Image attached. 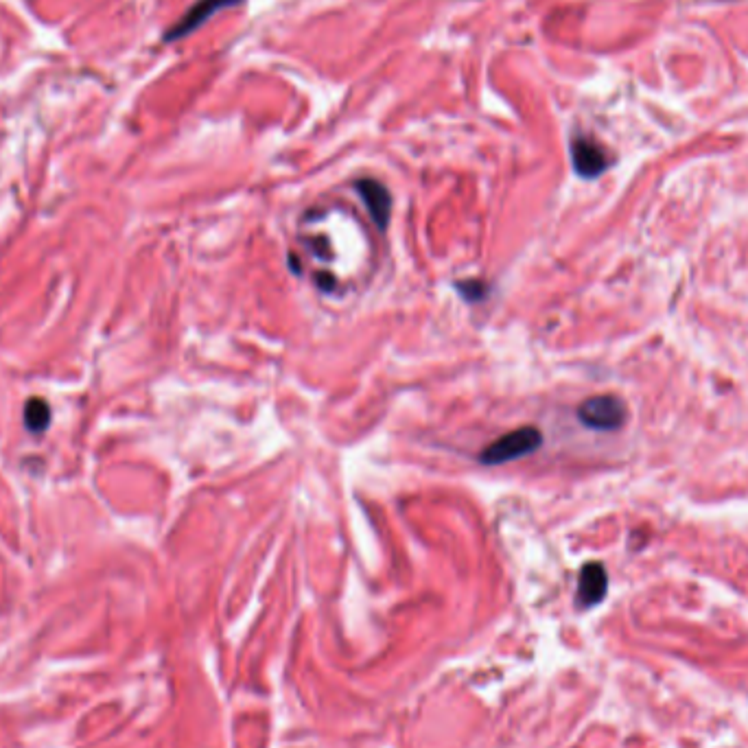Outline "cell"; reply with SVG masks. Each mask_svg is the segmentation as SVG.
Returning a JSON list of instances; mask_svg holds the SVG:
<instances>
[{
  "label": "cell",
  "mask_w": 748,
  "mask_h": 748,
  "mask_svg": "<svg viewBox=\"0 0 748 748\" xmlns=\"http://www.w3.org/2000/svg\"><path fill=\"white\" fill-rule=\"evenodd\" d=\"M543 444V434L532 425L519 427L514 431H508L506 436L493 440L488 447L479 453V462L484 466H497V464H508L512 460L525 458L534 451H539Z\"/></svg>",
  "instance_id": "cell-1"
},
{
  "label": "cell",
  "mask_w": 748,
  "mask_h": 748,
  "mask_svg": "<svg viewBox=\"0 0 748 748\" xmlns=\"http://www.w3.org/2000/svg\"><path fill=\"white\" fill-rule=\"evenodd\" d=\"M626 405L613 394L591 396L578 407V418L593 431H615L626 423Z\"/></svg>",
  "instance_id": "cell-2"
},
{
  "label": "cell",
  "mask_w": 748,
  "mask_h": 748,
  "mask_svg": "<svg viewBox=\"0 0 748 748\" xmlns=\"http://www.w3.org/2000/svg\"><path fill=\"white\" fill-rule=\"evenodd\" d=\"M571 160H574V169L582 178H598L609 167L606 151L591 138H574V143H571Z\"/></svg>",
  "instance_id": "cell-3"
},
{
  "label": "cell",
  "mask_w": 748,
  "mask_h": 748,
  "mask_svg": "<svg viewBox=\"0 0 748 748\" xmlns=\"http://www.w3.org/2000/svg\"><path fill=\"white\" fill-rule=\"evenodd\" d=\"M357 193L364 200L368 213L379 230H385L390 224V213H392V195L390 191L379 180L364 178L357 182Z\"/></svg>",
  "instance_id": "cell-4"
},
{
  "label": "cell",
  "mask_w": 748,
  "mask_h": 748,
  "mask_svg": "<svg viewBox=\"0 0 748 748\" xmlns=\"http://www.w3.org/2000/svg\"><path fill=\"white\" fill-rule=\"evenodd\" d=\"M235 3H239V0H197V3L182 16L178 25L167 33V40L171 42V40L184 38V35L193 33L197 27H202L210 16L217 14V11L232 7Z\"/></svg>",
  "instance_id": "cell-5"
},
{
  "label": "cell",
  "mask_w": 748,
  "mask_h": 748,
  "mask_svg": "<svg viewBox=\"0 0 748 748\" xmlns=\"http://www.w3.org/2000/svg\"><path fill=\"white\" fill-rule=\"evenodd\" d=\"M606 587H609V578H606L604 567L600 563L584 565L578 582V604L595 606L606 595Z\"/></svg>",
  "instance_id": "cell-6"
},
{
  "label": "cell",
  "mask_w": 748,
  "mask_h": 748,
  "mask_svg": "<svg viewBox=\"0 0 748 748\" xmlns=\"http://www.w3.org/2000/svg\"><path fill=\"white\" fill-rule=\"evenodd\" d=\"M51 423V407L44 399H29L25 405V427L33 434H42Z\"/></svg>",
  "instance_id": "cell-7"
},
{
  "label": "cell",
  "mask_w": 748,
  "mask_h": 748,
  "mask_svg": "<svg viewBox=\"0 0 748 748\" xmlns=\"http://www.w3.org/2000/svg\"><path fill=\"white\" fill-rule=\"evenodd\" d=\"M458 289L469 302H477L486 296V285L479 280H464V283H458Z\"/></svg>",
  "instance_id": "cell-8"
},
{
  "label": "cell",
  "mask_w": 748,
  "mask_h": 748,
  "mask_svg": "<svg viewBox=\"0 0 748 748\" xmlns=\"http://www.w3.org/2000/svg\"><path fill=\"white\" fill-rule=\"evenodd\" d=\"M315 283H318V287L322 291H333L335 287V278L329 276V274H322V276H315Z\"/></svg>",
  "instance_id": "cell-9"
}]
</instances>
